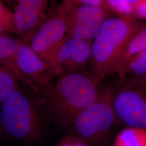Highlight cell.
<instances>
[{"label": "cell", "mask_w": 146, "mask_h": 146, "mask_svg": "<svg viewBox=\"0 0 146 146\" xmlns=\"http://www.w3.org/2000/svg\"><path fill=\"white\" fill-rule=\"evenodd\" d=\"M16 59L25 78L36 90L40 99H44L54 87L53 79L56 76L51 66L23 41L17 51Z\"/></svg>", "instance_id": "8"}, {"label": "cell", "mask_w": 146, "mask_h": 146, "mask_svg": "<svg viewBox=\"0 0 146 146\" xmlns=\"http://www.w3.org/2000/svg\"><path fill=\"white\" fill-rule=\"evenodd\" d=\"M101 82L92 73H70L58 76L43 100V114L60 130L70 129L74 121L98 98Z\"/></svg>", "instance_id": "1"}, {"label": "cell", "mask_w": 146, "mask_h": 146, "mask_svg": "<svg viewBox=\"0 0 146 146\" xmlns=\"http://www.w3.org/2000/svg\"><path fill=\"white\" fill-rule=\"evenodd\" d=\"M113 84L102 88L98 98L74 121L70 129L89 146H108L120 121L112 104Z\"/></svg>", "instance_id": "4"}, {"label": "cell", "mask_w": 146, "mask_h": 146, "mask_svg": "<svg viewBox=\"0 0 146 146\" xmlns=\"http://www.w3.org/2000/svg\"><path fill=\"white\" fill-rule=\"evenodd\" d=\"M113 84L112 104L121 123L146 130V88L135 80Z\"/></svg>", "instance_id": "5"}, {"label": "cell", "mask_w": 146, "mask_h": 146, "mask_svg": "<svg viewBox=\"0 0 146 146\" xmlns=\"http://www.w3.org/2000/svg\"><path fill=\"white\" fill-rule=\"evenodd\" d=\"M5 134L4 131L3 129V128L1 125V124L0 123V142L3 140V138L4 137V135Z\"/></svg>", "instance_id": "22"}, {"label": "cell", "mask_w": 146, "mask_h": 146, "mask_svg": "<svg viewBox=\"0 0 146 146\" xmlns=\"http://www.w3.org/2000/svg\"><path fill=\"white\" fill-rule=\"evenodd\" d=\"M92 43L93 41L68 36L50 63L56 76L82 72L92 62Z\"/></svg>", "instance_id": "9"}, {"label": "cell", "mask_w": 146, "mask_h": 146, "mask_svg": "<svg viewBox=\"0 0 146 146\" xmlns=\"http://www.w3.org/2000/svg\"><path fill=\"white\" fill-rule=\"evenodd\" d=\"M13 22V12L0 1V26L5 33H11Z\"/></svg>", "instance_id": "17"}, {"label": "cell", "mask_w": 146, "mask_h": 146, "mask_svg": "<svg viewBox=\"0 0 146 146\" xmlns=\"http://www.w3.org/2000/svg\"><path fill=\"white\" fill-rule=\"evenodd\" d=\"M47 0H19L13 12L11 33L26 42L47 17L49 9Z\"/></svg>", "instance_id": "10"}, {"label": "cell", "mask_w": 146, "mask_h": 146, "mask_svg": "<svg viewBox=\"0 0 146 146\" xmlns=\"http://www.w3.org/2000/svg\"><path fill=\"white\" fill-rule=\"evenodd\" d=\"M143 23L133 16L112 15L104 21L92 43V73L100 81L113 74L126 43Z\"/></svg>", "instance_id": "2"}, {"label": "cell", "mask_w": 146, "mask_h": 146, "mask_svg": "<svg viewBox=\"0 0 146 146\" xmlns=\"http://www.w3.org/2000/svg\"><path fill=\"white\" fill-rule=\"evenodd\" d=\"M40 101L21 87L1 104L0 123L5 134L24 142L38 141L42 135L44 115L39 107Z\"/></svg>", "instance_id": "3"}, {"label": "cell", "mask_w": 146, "mask_h": 146, "mask_svg": "<svg viewBox=\"0 0 146 146\" xmlns=\"http://www.w3.org/2000/svg\"><path fill=\"white\" fill-rule=\"evenodd\" d=\"M110 11L121 16H133L135 11L136 1H106Z\"/></svg>", "instance_id": "16"}, {"label": "cell", "mask_w": 146, "mask_h": 146, "mask_svg": "<svg viewBox=\"0 0 146 146\" xmlns=\"http://www.w3.org/2000/svg\"><path fill=\"white\" fill-rule=\"evenodd\" d=\"M68 36V25L60 5L50 7L47 17L27 41L33 50L50 65Z\"/></svg>", "instance_id": "7"}, {"label": "cell", "mask_w": 146, "mask_h": 146, "mask_svg": "<svg viewBox=\"0 0 146 146\" xmlns=\"http://www.w3.org/2000/svg\"><path fill=\"white\" fill-rule=\"evenodd\" d=\"M135 81H137L139 83H140L141 85H142L144 87H145L146 88V75L144 77H143L142 78H140L139 80H136Z\"/></svg>", "instance_id": "21"}, {"label": "cell", "mask_w": 146, "mask_h": 146, "mask_svg": "<svg viewBox=\"0 0 146 146\" xmlns=\"http://www.w3.org/2000/svg\"><path fill=\"white\" fill-rule=\"evenodd\" d=\"M112 146H146V130L127 127L116 135Z\"/></svg>", "instance_id": "13"}, {"label": "cell", "mask_w": 146, "mask_h": 146, "mask_svg": "<svg viewBox=\"0 0 146 146\" xmlns=\"http://www.w3.org/2000/svg\"><path fill=\"white\" fill-rule=\"evenodd\" d=\"M60 6L67 22L68 36L76 39L93 41L104 21L113 15L107 5H84L66 0Z\"/></svg>", "instance_id": "6"}, {"label": "cell", "mask_w": 146, "mask_h": 146, "mask_svg": "<svg viewBox=\"0 0 146 146\" xmlns=\"http://www.w3.org/2000/svg\"><path fill=\"white\" fill-rule=\"evenodd\" d=\"M134 16L138 19L146 18V1H136Z\"/></svg>", "instance_id": "19"}, {"label": "cell", "mask_w": 146, "mask_h": 146, "mask_svg": "<svg viewBox=\"0 0 146 146\" xmlns=\"http://www.w3.org/2000/svg\"><path fill=\"white\" fill-rule=\"evenodd\" d=\"M146 75V49L132 58L127 63L120 79L136 80Z\"/></svg>", "instance_id": "15"}, {"label": "cell", "mask_w": 146, "mask_h": 146, "mask_svg": "<svg viewBox=\"0 0 146 146\" xmlns=\"http://www.w3.org/2000/svg\"><path fill=\"white\" fill-rule=\"evenodd\" d=\"M58 146H89L85 142L74 134L64 136Z\"/></svg>", "instance_id": "18"}, {"label": "cell", "mask_w": 146, "mask_h": 146, "mask_svg": "<svg viewBox=\"0 0 146 146\" xmlns=\"http://www.w3.org/2000/svg\"><path fill=\"white\" fill-rule=\"evenodd\" d=\"M146 49V24L144 23L131 37L118 58L113 70L120 78L127 63Z\"/></svg>", "instance_id": "12"}, {"label": "cell", "mask_w": 146, "mask_h": 146, "mask_svg": "<svg viewBox=\"0 0 146 146\" xmlns=\"http://www.w3.org/2000/svg\"><path fill=\"white\" fill-rule=\"evenodd\" d=\"M4 33H5V31H4L3 30L1 26H0V35H2V34H4Z\"/></svg>", "instance_id": "23"}, {"label": "cell", "mask_w": 146, "mask_h": 146, "mask_svg": "<svg viewBox=\"0 0 146 146\" xmlns=\"http://www.w3.org/2000/svg\"><path fill=\"white\" fill-rule=\"evenodd\" d=\"M21 82L14 73L0 65V104L21 88Z\"/></svg>", "instance_id": "14"}, {"label": "cell", "mask_w": 146, "mask_h": 146, "mask_svg": "<svg viewBox=\"0 0 146 146\" xmlns=\"http://www.w3.org/2000/svg\"><path fill=\"white\" fill-rule=\"evenodd\" d=\"M79 4L88 5H107L106 1L102 0H75Z\"/></svg>", "instance_id": "20"}, {"label": "cell", "mask_w": 146, "mask_h": 146, "mask_svg": "<svg viewBox=\"0 0 146 146\" xmlns=\"http://www.w3.org/2000/svg\"><path fill=\"white\" fill-rule=\"evenodd\" d=\"M21 42L18 37L16 38L5 33L0 35V65L14 73L20 81L23 87L36 96H38L36 90L25 78L17 64L16 52Z\"/></svg>", "instance_id": "11"}, {"label": "cell", "mask_w": 146, "mask_h": 146, "mask_svg": "<svg viewBox=\"0 0 146 146\" xmlns=\"http://www.w3.org/2000/svg\"><path fill=\"white\" fill-rule=\"evenodd\" d=\"M58 146V145H57V146Z\"/></svg>", "instance_id": "24"}]
</instances>
